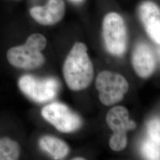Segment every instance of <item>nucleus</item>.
<instances>
[{
  "label": "nucleus",
  "instance_id": "obj_10",
  "mask_svg": "<svg viewBox=\"0 0 160 160\" xmlns=\"http://www.w3.org/2000/svg\"><path fill=\"white\" fill-rule=\"evenodd\" d=\"M138 15L149 37L160 45V7L153 1H145L139 6Z\"/></svg>",
  "mask_w": 160,
  "mask_h": 160
},
{
  "label": "nucleus",
  "instance_id": "obj_5",
  "mask_svg": "<svg viewBox=\"0 0 160 160\" xmlns=\"http://www.w3.org/2000/svg\"><path fill=\"white\" fill-rule=\"evenodd\" d=\"M96 86L103 104L111 106L120 102L129 90L128 81L122 75L104 71L97 75Z\"/></svg>",
  "mask_w": 160,
  "mask_h": 160
},
{
  "label": "nucleus",
  "instance_id": "obj_17",
  "mask_svg": "<svg viewBox=\"0 0 160 160\" xmlns=\"http://www.w3.org/2000/svg\"><path fill=\"white\" fill-rule=\"evenodd\" d=\"M16 1H19V0H16Z\"/></svg>",
  "mask_w": 160,
  "mask_h": 160
},
{
  "label": "nucleus",
  "instance_id": "obj_13",
  "mask_svg": "<svg viewBox=\"0 0 160 160\" xmlns=\"http://www.w3.org/2000/svg\"><path fill=\"white\" fill-rule=\"evenodd\" d=\"M143 156L148 160H160V143L147 138L141 147Z\"/></svg>",
  "mask_w": 160,
  "mask_h": 160
},
{
  "label": "nucleus",
  "instance_id": "obj_7",
  "mask_svg": "<svg viewBox=\"0 0 160 160\" xmlns=\"http://www.w3.org/2000/svg\"><path fill=\"white\" fill-rule=\"evenodd\" d=\"M41 113L46 121L62 133L75 131L82 125L80 116L62 103H51L45 106Z\"/></svg>",
  "mask_w": 160,
  "mask_h": 160
},
{
  "label": "nucleus",
  "instance_id": "obj_3",
  "mask_svg": "<svg viewBox=\"0 0 160 160\" xmlns=\"http://www.w3.org/2000/svg\"><path fill=\"white\" fill-rule=\"evenodd\" d=\"M103 40L106 50L114 56H122L128 45V32L123 18L115 12L105 16L102 25Z\"/></svg>",
  "mask_w": 160,
  "mask_h": 160
},
{
  "label": "nucleus",
  "instance_id": "obj_8",
  "mask_svg": "<svg viewBox=\"0 0 160 160\" xmlns=\"http://www.w3.org/2000/svg\"><path fill=\"white\" fill-rule=\"evenodd\" d=\"M157 57L154 50L148 43L140 42L133 51L132 62L139 77L147 78L152 74L157 65Z\"/></svg>",
  "mask_w": 160,
  "mask_h": 160
},
{
  "label": "nucleus",
  "instance_id": "obj_4",
  "mask_svg": "<svg viewBox=\"0 0 160 160\" xmlns=\"http://www.w3.org/2000/svg\"><path fill=\"white\" fill-rule=\"evenodd\" d=\"M20 90L36 103L49 102L57 97L60 88L59 81L55 78H38L31 75H24L18 82Z\"/></svg>",
  "mask_w": 160,
  "mask_h": 160
},
{
  "label": "nucleus",
  "instance_id": "obj_12",
  "mask_svg": "<svg viewBox=\"0 0 160 160\" xmlns=\"http://www.w3.org/2000/svg\"><path fill=\"white\" fill-rule=\"evenodd\" d=\"M20 155V147L9 138H0V160H16Z\"/></svg>",
  "mask_w": 160,
  "mask_h": 160
},
{
  "label": "nucleus",
  "instance_id": "obj_15",
  "mask_svg": "<svg viewBox=\"0 0 160 160\" xmlns=\"http://www.w3.org/2000/svg\"><path fill=\"white\" fill-rule=\"evenodd\" d=\"M70 1H72L74 2H80L82 1L83 0H70Z\"/></svg>",
  "mask_w": 160,
  "mask_h": 160
},
{
  "label": "nucleus",
  "instance_id": "obj_14",
  "mask_svg": "<svg viewBox=\"0 0 160 160\" xmlns=\"http://www.w3.org/2000/svg\"><path fill=\"white\" fill-rule=\"evenodd\" d=\"M147 132L149 139L160 143V122L159 118H155L149 122Z\"/></svg>",
  "mask_w": 160,
  "mask_h": 160
},
{
  "label": "nucleus",
  "instance_id": "obj_2",
  "mask_svg": "<svg viewBox=\"0 0 160 160\" xmlns=\"http://www.w3.org/2000/svg\"><path fill=\"white\" fill-rule=\"evenodd\" d=\"M46 44L43 35L31 34L24 44L8 49L7 60L12 66L18 68L32 70L39 68L45 63V57L41 51L45 48Z\"/></svg>",
  "mask_w": 160,
  "mask_h": 160
},
{
  "label": "nucleus",
  "instance_id": "obj_11",
  "mask_svg": "<svg viewBox=\"0 0 160 160\" xmlns=\"http://www.w3.org/2000/svg\"><path fill=\"white\" fill-rule=\"evenodd\" d=\"M40 148L51 155L55 160L62 159L68 154V146L62 140L52 136L46 135L39 141Z\"/></svg>",
  "mask_w": 160,
  "mask_h": 160
},
{
  "label": "nucleus",
  "instance_id": "obj_16",
  "mask_svg": "<svg viewBox=\"0 0 160 160\" xmlns=\"http://www.w3.org/2000/svg\"><path fill=\"white\" fill-rule=\"evenodd\" d=\"M73 160H85L84 158H81V157H78V158H74Z\"/></svg>",
  "mask_w": 160,
  "mask_h": 160
},
{
  "label": "nucleus",
  "instance_id": "obj_9",
  "mask_svg": "<svg viewBox=\"0 0 160 160\" xmlns=\"http://www.w3.org/2000/svg\"><path fill=\"white\" fill-rule=\"evenodd\" d=\"M65 10L63 0H48L45 6L30 8L29 13L37 23L43 26H52L62 20Z\"/></svg>",
  "mask_w": 160,
  "mask_h": 160
},
{
  "label": "nucleus",
  "instance_id": "obj_6",
  "mask_svg": "<svg viewBox=\"0 0 160 160\" xmlns=\"http://www.w3.org/2000/svg\"><path fill=\"white\" fill-rule=\"evenodd\" d=\"M128 110L123 106H115L109 110L106 116V122L113 132L109 141L110 148L114 151H121L127 145V132L135 129L136 123L129 119Z\"/></svg>",
  "mask_w": 160,
  "mask_h": 160
},
{
  "label": "nucleus",
  "instance_id": "obj_1",
  "mask_svg": "<svg viewBox=\"0 0 160 160\" xmlns=\"http://www.w3.org/2000/svg\"><path fill=\"white\" fill-rule=\"evenodd\" d=\"M63 74L69 88L80 91L88 87L94 77V69L84 43L77 42L72 48L63 66Z\"/></svg>",
  "mask_w": 160,
  "mask_h": 160
}]
</instances>
